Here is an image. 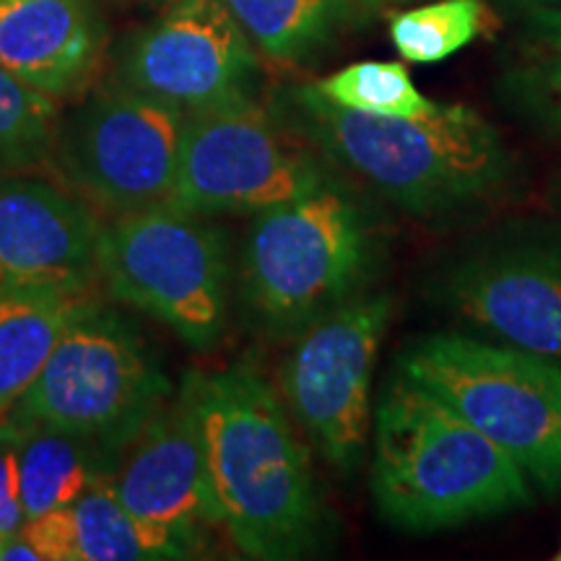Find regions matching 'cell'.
<instances>
[{
	"label": "cell",
	"instance_id": "6da1fadb",
	"mask_svg": "<svg viewBox=\"0 0 561 561\" xmlns=\"http://www.w3.org/2000/svg\"><path fill=\"white\" fill-rule=\"evenodd\" d=\"M191 398L224 530L242 557L297 561L328 551L333 515L286 403L250 362L191 371Z\"/></svg>",
	"mask_w": 561,
	"mask_h": 561
},
{
	"label": "cell",
	"instance_id": "7a4b0ae2",
	"mask_svg": "<svg viewBox=\"0 0 561 561\" xmlns=\"http://www.w3.org/2000/svg\"><path fill=\"white\" fill-rule=\"evenodd\" d=\"M289 102L291 125L322 157L416 219L476 210L517 182V161L500 130L466 104L382 117L341 107L314 83L294 91Z\"/></svg>",
	"mask_w": 561,
	"mask_h": 561
},
{
	"label": "cell",
	"instance_id": "3957f363",
	"mask_svg": "<svg viewBox=\"0 0 561 561\" xmlns=\"http://www.w3.org/2000/svg\"><path fill=\"white\" fill-rule=\"evenodd\" d=\"M369 489L382 520L416 536L533 504L523 468L401 369L385 382L375 405Z\"/></svg>",
	"mask_w": 561,
	"mask_h": 561
},
{
	"label": "cell",
	"instance_id": "277c9868",
	"mask_svg": "<svg viewBox=\"0 0 561 561\" xmlns=\"http://www.w3.org/2000/svg\"><path fill=\"white\" fill-rule=\"evenodd\" d=\"M380 261L375 214L331 174L314 191L255 214L242 252V307L257 331L289 339L364 294Z\"/></svg>",
	"mask_w": 561,
	"mask_h": 561
},
{
	"label": "cell",
	"instance_id": "5b68a950",
	"mask_svg": "<svg viewBox=\"0 0 561 561\" xmlns=\"http://www.w3.org/2000/svg\"><path fill=\"white\" fill-rule=\"evenodd\" d=\"M398 369L430 388L502 447L536 489L561 491V364L462 333H432L398 356Z\"/></svg>",
	"mask_w": 561,
	"mask_h": 561
},
{
	"label": "cell",
	"instance_id": "8992f818",
	"mask_svg": "<svg viewBox=\"0 0 561 561\" xmlns=\"http://www.w3.org/2000/svg\"><path fill=\"white\" fill-rule=\"evenodd\" d=\"M170 392L172 385L138 328L89 305L62 331L9 416L89 442L112 471Z\"/></svg>",
	"mask_w": 561,
	"mask_h": 561
},
{
	"label": "cell",
	"instance_id": "52a82bcc",
	"mask_svg": "<svg viewBox=\"0 0 561 561\" xmlns=\"http://www.w3.org/2000/svg\"><path fill=\"white\" fill-rule=\"evenodd\" d=\"M100 280L125 305L164 322L195 351L227 328V240L206 216L172 203L121 214L100 237Z\"/></svg>",
	"mask_w": 561,
	"mask_h": 561
},
{
	"label": "cell",
	"instance_id": "ba28073f",
	"mask_svg": "<svg viewBox=\"0 0 561 561\" xmlns=\"http://www.w3.org/2000/svg\"><path fill=\"white\" fill-rule=\"evenodd\" d=\"M297 125L240 96L185 112L172 206L191 214H261L331 178Z\"/></svg>",
	"mask_w": 561,
	"mask_h": 561
},
{
	"label": "cell",
	"instance_id": "9c48e42d",
	"mask_svg": "<svg viewBox=\"0 0 561 561\" xmlns=\"http://www.w3.org/2000/svg\"><path fill=\"white\" fill-rule=\"evenodd\" d=\"M390 294H359L294 335L280 396L297 426L341 476L362 466L371 432V371L390 325Z\"/></svg>",
	"mask_w": 561,
	"mask_h": 561
},
{
	"label": "cell",
	"instance_id": "30bf717a",
	"mask_svg": "<svg viewBox=\"0 0 561 561\" xmlns=\"http://www.w3.org/2000/svg\"><path fill=\"white\" fill-rule=\"evenodd\" d=\"M185 112L140 91H96L58 125L50 157L70 187L115 216L172 201Z\"/></svg>",
	"mask_w": 561,
	"mask_h": 561
},
{
	"label": "cell",
	"instance_id": "8fae6325",
	"mask_svg": "<svg viewBox=\"0 0 561 561\" xmlns=\"http://www.w3.org/2000/svg\"><path fill=\"white\" fill-rule=\"evenodd\" d=\"M434 301L471 331L561 364V231L515 229L476 244L439 271Z\"/></svg>",
	"mask_w": 561,
	"mask_h": 561
},
{
	"label": "cell",
	"instance_id": "7c38bea8",
	"mask_svg": "<svg viewBox=\"0 0 561 561\" xmlns=\"http://www.w3.org/2000/svg\"><path fill=\"white\" fill-rule=\"evenodd\" d=\"M255 73L257 55L227 0H174L121 53L125 87L182 112L250 96Z\"/></svg>",
	"mask_w": 561,
	"mask_h": 561
},
{
	"label": "cell",
	"instance_id": "4fadbf2b",
	"mask_svg": "<svg viewBox=\"0 0 561 561\" xmlns=\"http://www.w3.org/2000/svg\"><path fill=\"white\" fill-rule=\"evenodd\" d=\"M107 483L123 507L164 538L178 559L198 557L210 533L224 528L198 416L182 388L125 447Z\"/></svg>",
	"mask_w": 561,
	"mask_h": 561
},
{
	"label": "cell",
	"instance_id": "5bb4252c",
	"mask_svg": "<svg viewBox=\"0 0 561 561\" xmlns=\"http://www.w3.org/2000/svg\"><path fill=\"white\" fill-rule=\"evenodd\" d=\"M104 224L47 180L0 178V294L83 297L100 280Z\"/></svg>",
	"mask_w": 561,
	"mask_h": 561
},
{
	"label": "cell",
	"instance_id": "9a60e30c",
	"mask_svg": "<svg viewBox=\"0 0 561 561\" xmlns=\"http://www.w3.org/2000/svg\"><path fill=\"white\" fill-rule=\"evenodd\" d=\"M104 42L96 0H0V66L53 100L87 87Z\"/></svg>",
	"mask_w": 561,
	"mask_h": 561
},
{
	"label": "cell",
	"instance_id": "2e32d148",
	"mask_svg": "<svg viewBox=\"0 0 561 561\" xmlns=\"http://www.w3.org/2000/svg\"><path fill=\"white\" fill-rule=\"evenodd\" d=\"M89 305L87 297L60 294H0V419L24 398L62 331Z\"/></svg>",
	"mask_w": 561,
	"mask_h": 561
},
{
	"label": "cell",
	"instance_id": "e0dca14e",
	"mask_svg": "<svg viewBox=\"0 0 561 561\" xmlns=\"http://www.w3.org/2000/svg\"><path fill=\"white\" fill-rule=\"evenodd\" d=\"M21 502L26 520L42 512L68 507L91 483L110 473L102 455L73 434L16 421Z\"/></svg>",
	"mask_w": 561,
	"mask_h": 561
},
{
	"label": "cell",
	"instance_id": "ac0fdd59",
	"mask_svg": "<svg viewBox=\"0 0 561 561\" xmlns=\"http://www.w3.org/2000/svg\"><path fill=\"white\" fill-rule=\"evenodd\" d=\"M500 91L523 121L561 140V11L525 13Z\"/></svg>",
	"mask_w": 561,
	"mask_h": 561
},
{
	"label": "cell",
	"instance_id": "d6986e66",
	"mask_svg": "<svg viewBox=\"0 0 561 561\" xmlns=\"http://www.w3.org/2000/svg\"><path fill=\"white\" fill-rule=\"evenodd\" d=\"M257 50L280 62L310 58L369 0H227Z\"/></svg>",
	"mask_w": 561,
	"mask_h": 561
},
{
	"label": "cell",
	"instance_id": "ffe728a7",
	"mask_svg": "<svg viewBox=\"0 0 561 561\" xmlns=\"http://www.w3.org/2000/svg\"><path fill=\"white\" fill-rule=\"evenodd\" d=\"M70 561H138L178 559L164 538L136 520L107 483L94 481L73 504H68Z\"/></svg>",
	"mask_w": 561,
	"mask_h": 561
},
{
	"label": "cell",
	"instance_id": "44dd1931",
	"mask_svg": "<svg viewBox=\"0 0 561 561\" xmlns=\"http://www.w3.org/2000/svg\"><path fill=\"white\" fill-rule=\"evenodd\" d=\"M494 26L483 0H439L392 13L390 39L411 62H439L460 53Z\"/></svg>",
	"mask_w": 561,
	"mask_h": 561
},
{
	"label": "cell",
	"instance_id": "7402d4cb",
	"mask_svg": "<svg viewBox=\"0 0 561 561\" xmlns=\"http://www.w3.org/2000/svg\"><path fill=\"white\" fill-rule=\"evenodd\" d=\"M58 125L53 96L26 87L0 66V178L50 159Z\"/></svg>",
	"mask_w": 561,
	"mask_h": 561
},
{
	"label": "cell",
	"instance_id": "603a6c76",
	"mask_svg": "<svg viewBox=\"0 0 561 561\" xmlns=\"http://www.w3.org/2000/svg\"><path fill=\"white\" fill-rule=\"evenodd\" d=\"M320 94L346 110L382 117H421L439 107L426 100L401 62L364 60L314 83Z\"/></svg>",
	"mask_w": 561,
	"mask_h": 561
},
{
	"label": "cell",
	"instance_id": "cb8c5ba5",
	"mask_svg": "<svg viewBox=\"0 0 561 561\" xmlns=\"http://www.w3.org/2000/svg\"><path fill=\"white\" fill-rule=\"evenodd\" d=\"M26 523L21 502V473L16 450V424L11 416L0 419V538L21 530Z\"/></svg>",
	"mask_w": 561,
	"mask_h": 561
},
{
	"label": "cell",
	"instance_id": "d4e9b609",
	"mask_svg": "<svg viewBox=\"0 0 561 561\" xmlns=\"http://www.w3.org/2000/svg\"><path fill=\"white\" fill-rule=\"evenodd\" d=\"M512 11L536 13V11H561V0H504Z\"/></svg>",
	"mask_w": 561,
	"mask_h": 561
},
{
	"label": "cell",
	"instance_id": "484cf974",
	"mask_svg": "<svg viewBox=\"0 0 561 561\" xmlns=\"http://www.w3.org/2000/svg\"><path fill=\"white\" fill-rule=\"evenodd\" d=\"M121 3H136V5H146V9H167L172 5L174 0H121Z\"/></svg>",
	"mask_w": 561,
	"mask_h": 561
},
{
	"label": "cell",
	"instance_id": "4316f807",
	"mask_svg": "<svg viewBox=\"0 0 561 561\" xmlns=\"http://www.w3.org/2000/svg\"><path fill=\"white\" fill-rule=\"evenodd\" d=\"M377 3H385V0H369V5H377Z\"/></svg>",
	"mask_w": 561,
	"mask_h": 561
},
{
	"label": "cell",
	"instance_id": "83f0119b",
	"mask_svg": "<svg viewBox=\"0 0 561 561\" xmlns=\"http://www.w3.org/2000/svg\"><path fill=\"white\" fill-rule=\"evenodd\" d=\"M557 561H561V551H559V553H557Z\"/></svg>",
	"mask_w": 561,
	"mask_h": 561
}]
</instances>
